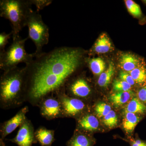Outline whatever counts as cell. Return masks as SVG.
<instances>
[{"instance_id": "cell-1", "label": "cell", "mask_w": 146, "mask_h": 146, "mask_svg": "<svg viewBox=\"0 0 146 146\" xmlns=\"http://www.w3.org/2000/svg\"><path fill=\"white\" fill-rule=\"evenodd\" d=\"M85 54L79 48L60 47L42 52L26 65L27 102L37 106L44 97L64 89L86 62Z\"/></svg>"}, {"instance_id": "cell-2", "label": "cell", "mask_w": 146, "mask_h": 146, "mask_svg": "<svg viewBox=\"0 0 146 146\" xmlns=\"http://www.w3.org/2000/svg\"><path fill=\"white\" fill-rule=\"evenodd\" d=\"M26 84L25 67L3 72L0 78L1 108L14 109L27 102Z\"/></svg>"}, {"instance_id": "cell-3", "label": "cell", "mask_w": 146, "mask_h": 146, "mask_svg": "<svg viewBox=\"0 0 146 146\" xmlns=\"http://www.w3.org/2000/svg\"><path fill=\"white\" fill-rule=\"evenodd\" d=\"M32 5L31 0L0 1V16L10 22L13 39L19 36L22 29L27 26Z\"/></svg>"}, {"instance_id": "cell-4", "label": "cell", "mask_w": 146, "mask_h": 146, "mask_svg": "<svg viewBox=\"0 0 146 146\" xmlns=\"http://www.w3.org/2000/svg\"><path fill=\"white\" fill-rule=\"evenodd\" d=\"M28 37L23 39L20 35L13 39L6 50L0 52V69L3 72L18 67L21 63L29 64L36 57L34 53L29 54L25 50V43Z\"/></svg>"}, {"instance_id": "cell-5", "label": "cell", "mask_w": 146, "mask_h": 146, "mask_svg": "<svg viewBox=\"0 0 146 146\" xmlns=\"http://www.w3.org/2000/svg\"><path fill=\"white\" fill-rule=\"evenodd\" d=\"M27 26L28 27V38L31 39L36 46L34 53L36 56L43 52V47L48 43L49 28L38 11L33 10L29 15Z\"/></svg>"}, {"instance_id": "cell-6", "label": "cell", "mask_w": 146, "mask_h": 146, "mask_svg": "<svg viewBox=\"0 0 146 146\" xmlns=\"http://www.w3.org/2000/svg\"><path fill=\"white\" fill-rule=\"evenodd\" d=\"M58 98L62 107L63 117L76 118L77 119L87 113V105L84 102L70 96L65 93V89L54 94Z\"/></svg>"}, {"instance_id": "cell-7", "label": "cell", "mask_w": 146, "mask_h": 146, "mask_svg": "<svg viewBox=\"0 0 146 146\" xmlns=\"http://www.w3.org/2000/svg\"><path fill=\"white\" fill-rule=\"evenodd\" d=\"M64 89L68 96L83 102L92 94L91 85L83 76H79L75 78L72 77L65 84Z\"/></svg>"}, {"instance_id": "cell-8", "label": "cell", "mask_w": 146, "mask_h": 146, "mask_svg": "<svg viewBox=\"0 0 146 146\" xmlns=\"http://www.w3.org/2000/svg\"><path fill=\"white\" fill-rule=\"evenodd\" d=\"M37 107L39 108L40 115L47 120L64 118L61 103L55 94L44 97Z\"/></svg>"}, {"instance_id": "cell-9", "label": "cell", "mask_w": 146, "mask_h": 146, "mask_svg": "<svg viewBox=\"0 0 146 146\" xmlns=\"http://www.w3.org/2000/svg\"><path fill=\"white\" fill-rule=\"evenodd\" d=\"M34 126L31 121L26 119L23 123L20 126L16 136L7 141L16 144L18 146H32L38 143L35 135Z\"/></svg>"}, {"instance_id": "cell-10", "label": "cell", "mask_w": 146, "mask_h": 146, "mask_svg": "<svg viewBox=\"0 0 146 146\" xmlns=\"http://www.w3.org/2000/svg\"><path fill=\"white\" fill-rule=\"evenodd\" d=\"M29 111L28 106H25L13 117L1 123L0 126V139L4 141L7 135L13 132L18 127H20L27 119L26 115Z\"/></svg>"}, {"instance_id": "cell-11", "label": "cell", "mask_w": 146, "mask_h": 146, "mask_svg": "<svg viewBox=\"0 0 146 146\" xmlns=\"http://www.w3.org/2000/svg\"><path fill=\"white\" fill-rule=\"evenodd\" d=\"M78 130L85 133L96 131L99 127V121L96 116L86 113L77 119Z\"/></svg>"}, {"instance_id": "cell-12", "label": "cell", "mask_w": 146, "mask_h": 146, "mask_svg": "<svg viewBox=\"0 0 146 146\" xmlns=\"http://www.w3.org/2000/svg\"><path fill=\"white\" fill-rule=\"evenodd\" d=\"M145 63L144 60L141 58L129 53L122 54L119 59L120 68L127 72L133 70Z\"/></svg>"}, {"instance_id": "cell-13", "label": "cell", "mask_w": 146, "mask_h": 146, "mask_svg": "<svg viewBox=\"0 0 146 146\" xmlns=\"http://www.w3.org/2000/svg\"><path fill=\"white\" fill-rule=\"evenodd\" d=\"M95 140L88 133L77 130L67 142V146H94Z\"/></svg>"}, {"instance_id": "cell-14", "label": "cell", "mask_w": 146, "mask_h": 146, "mask_svg": "<svg viewBox=\"0 0 146 146\" xmlns=\"http://www.w3.org/2000/svg\"><path fill=\"white\" fill-rule=\"evenodd\" d=\"M54 133V130L40 126L35 131V135L40 146H52L55 141Z\"/></svg>"}, {"instance_id": "cell-15", "label": "cell", "mask_w": 146, "mask_h": 146, "mask_svg": "<svg viewBox=\"0 0 146 146\" xmlns=\"http://www.w3.org/2000/svg\"><path fill=\"white\" fill-rule=\"evenodd\" d=\"M113 48L112 42L106 33H102L97 39L93 47V50L98 54L109 52Z\"/></svg>"}, {"instance_id": "cell-16", "label": "cell", "mask_w": 146, "mask_h": 146, "mask_svg": "<svg viewBox=\"0 0 146 146\" xmlns=\"http://www.w3.org/2000/svg\"><path fill=\"white\" fill-rule=\"evenodd\" d=\"M142 117L129 112H125L123 120V127L127 133H133L136 126L142 119Z\"/></svg>"}, {"instance_id": "cell-17", "label": "cell", "mask_w": 146, "mask_h": 146, "mask_svg": "<svg viewBox=\"0 0 146 146\" xmlns=\"http://www.w3.org/2000/svg\"><path fill=\"white\" fill-rule=\"evenodd\" d=\"M132 96L131 91L115 92L110 95L109 100L115 107H119L129 102Z\"/></svg>"}, {"instance_id": "cell-18", "label": "cell", "mask_w": 146, "mask_h": 146, "mask_svg": "<svg viewBox=\"0 0 146 146\" xmlns=\"http://www.w3.org/2000/svg\"><path fill=\"white\" fill-rule=\"evenodd\" d=\"M125 112H131L136 115H146V106L138 99L137 97L133 98L127 104Z\"/></svg>"}, {"instance_id": "cell-19", "label": "cell", "mask_w": 146, "mask_h": 146, "mask_svg": "<svg viewBox=\"0 0 146 146\" xmlns=\"http://www.w3.org/2000/svg\"><path fill=\"white\" fill-rule=\"evenodd\" d=\"M136 84L141 87L146 85V67L145 63L128 72Z\"/></svg>"}, {"instance_id": "cell-20", "label": "cell", "mask_w": 146, "mask_h": 146, "mask_svg": "<svg viewBox=\"0 0 146 146\" xmlns=\"http://www.w3.org/2000/svg\"><path fill=\"white\" fill-rule=\"evenodd\" d=\"M86 60L90 70L95 75H100L105 70V63L100 58H88Z\"/></svg>"}, {"instance_id": "cell-21", "label": "cell", "mask_w": 146, "mask_h": 146, "mask_svg": "<svg viewBox=\"0 0 146 146\" xmlns=\"http://www.w3.org/2000/svg\"><path fill=\"white\" fill-rule=\"evenodd\" d=\"M115 66L114 63L110 62L106 70L101 74L98 80V84L101 87H106L110 83L112 76L115 72Z\"/></svg>"}, {"instance_id": "cell-22", "label": "cell", "mask_w": 146, "mask_h": 146, "mask_svg": "<svg viewBox=\"0 0 146 146\" xmlns=\"http://www.w3.org/2000/svg\"><path fill=\"white\" fill-rule=\"evenodd\" d=\"M125 3L128 11L132 16L137 18L142 17L143 13L139 5L132 0H126Z\"/></svg>"}, {"instance_id": "cell-23", "label": "cell", "mask_w": 146, "mask_h": 146, "mask_svg": "<svg viewBox=\"0 0 146 146\" xmlns=\"http://www.w3.org/2000/svg\"><path fill=\"white\" fill-rule=\"evenodd\" d=\"M103 121L105 125L109 128L115 127L118 123V118L116 112L111 110L106 116L103 117Z\"/></svg>"}, {"instance_id": "cell-24", "label": "cell", "mask_w": 146, "mask_h": 146, "mask_svg": "<svg viewBox=\"0 0 146 146\" xmlns=\"http://www.w3.org/2000/svg\"><path fill=\"white\" fill-rule=\"evenodd\" d=\"M112 110L109 105L104 102L97 104L94 108V110L99 117H104Z\"/></svg>"}, {"instance_id": "cell-25", "label": "cell", "mask_w": 146, "mask_h": 146, "mask_svg": "<svg viewBox=\"0 0 146 146\" xmlns=\"http://www.w3.org/2000/svg\"><path fill=\"white\" fill-rule=\"evenodd\" d=\"M113 89L116 92L131 91L132 86L123 80H115L113 82Z\"/></svg>"}, {"instance_id": "cell-26", "label": "cell", "mask_w": 146, "mask_h": 146, "mask_svg": "<svg viewBox=\"0 0 146 146\" xmlns=\"http://www.w3.org/2000/svg\"><path fill=\"white\" fill-rule=\"evenodd\" d=\"M12 36V32L9 33L5 32L1 33L0 34V52L5 50L6 45L8 43V40L10 39L11 36Z\"/></svg>"}, {"instance_id": "cell-27", "label": "cell", "mask_w": 146, "mask_h": 146, "mask_svg": "<svg viewBox=\"0 0 146 146\" xmlns=\"http://www.w3.org/2000/svg\"><path fill=\"white\" fill-rule=\"evenodd\" d=\"M32 5L36 6V11H39V10H42L47 6L50 5L52 3V1L50 0H31Z\"/></svg>"}, {"instance_id": "cell-28", "label": "cell", "mask_w": 146, "mask_h": 146, "mask_svg": "<svg viewBox=\"0 0 146 146\" xmlns=\"http://www.w3.org/2000/svg\"><path fill=\"white\" fill-rule=\"evenodd\" d=\"M119 78L121 80L127 82L132 86H134L136 84L130 74L125 71H122L120 72Z\"/></svg>"}, {"instance_id": "cell-29", "label": "cell", "mask_w": 146, "mask_h": 146, "mask_svg": "<svg viewBox=\"0 0 146 146\" xmlns=\"http://www.w3.org/2000/svg\"><path fill=\"white\" fill-rule=\"evenodd\" d=\"M137 98L146 106V85L141 87L137 94Z\"/></svg>"}, {"instance_id": "cell-30", "label": "cell", "mask_w": 146, "mask_h": 146, "mask_svg": "<svg viewBox=\"0 0 146 146\" xmlns=\"http://www.w3.org/2000/svg\"><path fill=\"white\" fill-rule=\"evenodd\" d=\"M125 141L129 143L131 146H146V141L140 139H130Z\"/></svg>"}]
</instances>
